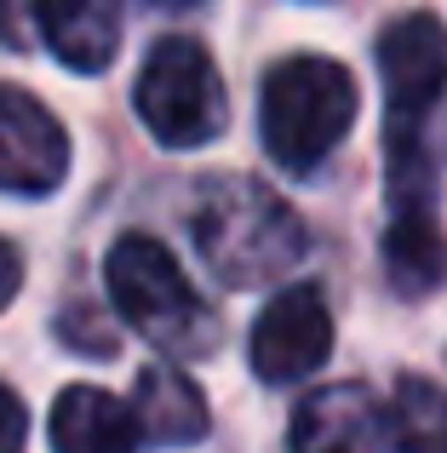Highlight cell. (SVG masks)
Here are the masks:
<instances>
[{"mask_svg":"<svg viewBox=\"0 0 447 453\" xmlns=\"http://www.w3.org/2000/svg\"><path fill=\"white\" fill-rule=\"evenodd\" d=\"M195 253L224 288H264L299 270L304 219L258 178H213L190 212Z\"/></svg>","mask_w":447,"mask_h":453,"instance_id":"cell-1","label":"cell"},{"mask_svg":"<svg viewBox=\"0 0 447 453\" xmlns=\"http://www.w3.org/2000/svg\"><path fill=\"white\" fill-rule=\"evenodd\" d=\"M356 121V81L333 58L299 52L264 75V98H258V133L264 150L276 155L287 173H310L338 150V138Z\"/></svg>","mask_w":447,"mask_h":453,"instance_id":"cell-2","label":"cell"},{"mask_svg":"<svg viewBox=\"0 0 447 453\" xmlns=\"http://www.w3.org/2000/svg\"><path fill=\"white\" fill-rule=\"evenodd\" d=\"M110 304L121 310L126 327H138L161 350H195L207 339V304L195 299L184 265L155 242V235H121L103 258Z\"/></svg>","mask_w":447,"mask_h":453,"instance_id":"cell-3","label":"cell"},{"mask_svg":"<svg viewBox=\"0 0 447 453\" xmlns=\"http://www.w3.org/2000/svg\"><path fill=\"white\" fill-rule=\"evenodd\" d=\"M138 115L167 150H195L224 133L230 104H224L218 64L207 58L201 41L167 35L149 46L144 69H138Z\"/></svg>","mask_w":447,"mask_h":453,"instance_id":"cell-4","label":"cell"},{"mask_svg":"<svg viewBox=\"0 0 447 453\" xmlns=\"http://www.w3.org/2000/svg\"><path fill=\"white\" fill-rule=\"evenodd\" d=\"M379 75L390 98V150H425L419 127L447 92V29L430 12H407L379 35Z\"/></svg>","mask_w":447,"mask_h":453,"instance_id":"cell-5","label":"cell"},{"mask_svg":"<svg viewBox=\"0 0 447 453\" xmlns=\"http://www.w3.org/2000/svg\"><path fill=\"white\" fill-rule=\"evenodd\" d=\"M246 356H253V373L264 379V385H292V379L315 373V367L333 356V316H327V299L315 288H281L276 299L258 310Z\"/></svg>","mask_w":447,"mask_h":453,"instance_id":"cell-6","label":"cell"},{"mask_svg":"<svg viewBox=\"0 0 447 453\" xmlns=\"http://www.w3.org/2000/svg\"><path fill=\"white\" fill-rule=\"evenodd\" d=\"M69 173V138L57 115L23 87H0V189L46 196Z\"/></svg>","mask_w":447,"mask_h":453,"instance_id":"cell-7","label":"cell"},{"mask_svg":"<svg viewBox=\"0 0 447 453\" xmlns=\"http://www.w3.org/2000/svg\"><path fill=\"white\" fill-rule=\"evenodd\" d=\"M292 453H402L390 408L367 385H322L292 413Z\"/></svg>","mask_w":447,"mask_h":453,"instance_id":"cell-8","label":"cell"},{"mask_svg":"<svg viewBox=\"0 0 447 453\" xmlns=\"http://www.w3.org/2000/svg\"><path fill=\"white\" fill-rule=\"evenodd\" d=\"M34 18L57 64L75 75H98L121 46L126 0H34Z\"/></svg>","mask_w":447,"mask_h":453,"instance_id":"cell-9","label":"cell"},{"mask_svg":"<svg viewBox=\"0 0 447 453\" xmlns=\"http://www.w3.org/2000/svg\"><path fill=\"white\" fill-rule=\"evenodd\" d=\"M144 442L133 402L98 385H69L52 402V453H133Z\"/></svg>","mask_w":447,"mask_h":453,"instance_id":"cell-10","label":"cell"},{"mask_svg":"<svg viewBox=\"0 0 447 453\" xmlns=\"http://www.w3.org/2000/svg\"><path fill=\"white\" fill-rule=\"evenodd\" d=\"M384 270H390L396 293L425 299L447 281V235L430 207H396L390 230H384Z\"/></svg>","mask_w":447,"mask_h":453,"instance_id":"cell-11","label":"cell"},{"mask_svg":"<svg viewBox=\"0 0 447 453\" xmlns=\"http://www.w3.org/2000/svg\"><path fill=\"white\" fill-rule=\"evenodd\" d=\"M133 413H138V431L149 442H167V448L195 442L207 431V396L178 367H144L138 390H133Z\"/></svg>","mask_w":447,"mask_h":453,"instance_id":"cell-12","label":"cell"},{"mask_svg":"<svg viewBox=\"0 0 447 453\" xmlns=\"http://www.w3.org/2000/svg\"><path fill=\"white\" fill-rule=\"evenodd\" d=\"M390 431L402 453H447V390L407 373L390 396Z\"/></svg>","mask_w":447,"mask_h":453,"instance_id":"cell-13","label":"cell"},{"mask_svg":"<svg viewBox=\"0 0 447 453\" xmlns=\"http://www.w3.org/2000/svg\"><path fill=\"white\" fill-rule=\"evenodd\" d=\"M23 402H18V390H6L0 385V453H23Z\"/></svg>","mask_w":447,"mask_h":453,"instance_id":"cell-14","label":"cell"},{"mask_svg":"<svg viewBox=\"0 0 447 453\" xmlns=\"http://www.w3.org/2000/svg\"><path fill=\"white\" fill-rule=\"evenodd\" d=\"M18 288H23V258L11 242H0V310L18 299Z\"/></svg>","mask_w":447,"mask_h":453,"instance_id":"cell-15","label":"cell"},{"mask_svg":"<svg viewBox=\"0 0 447 453\" xmlns=\"http://www.w3.org/2000/svg\"><path fill=\"white\" fill-rule=\"evenodd\" d=\"M155 6H167V12H178V6H195V0H155Z\"/></svg>","mask_w":447,"mask_h":453,"instance_id":"cell-16","label":"cell"}]
</instances>
